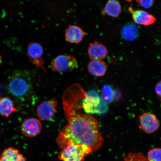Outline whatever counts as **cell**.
<instances>
[{
	"instance_id": "6da1fadb",
	"label": "cell",
	"mask_w": 161,
	"mask_h": 161,
	"mask_svg": "<svg viewBox=\"0 0 161 161\" xmlns=\"http://www.w3.org/2000/svg\"><path fill=\"white\" fill-rule=\"evenodd\" d=\"M56 142L61 149L71 142L89 147L94 152L102 147L104 139L97 119L79 111L69 114L68 124L60 132Z\"/></svg>"
},
{
	"instance_id": "7a4b0ae2",
	"label": "cell",
	"mask_w": 161,
	"mask_h": 161,
	"mask_svg": "<svg viewBox=\"0 0 161 161\" xmlns=\"http://www.w3.org/2000/svg\"><path fill=\"white\" fill-rule=\"evenodd\" d=\"M8 88L12 95L25 100L31 95L33 87L31 77L27 72L17 70L9 76Z\"/></svg>"
},
{
	"instance_id": "3957f363",
	"label": "cell",
	"mask_w": 161,
	"mask_h": 161,
	"mask_svg": "<svg viewBox=\"0 0 161 161\" xmlns=\"http://www.w3.org/2000/svg\"><path fill=\"white\" fill-rule=\"evenodd\" d=\"M92 152L91 148L84 145L68 142L58 155L62 161H84V158Z\"/></svg>"
},
{
	"instance_id": "277c9868",
	"label": "cell",
	"mask_w": 161,
	"mask_h": 161,
	"mask_svg": "<svg viewBox=\"0 0 161 161\" xmlns=\"http://www.w3.org/2000/svg\"><path fill=\"white\" fill-rule=\"evenodd\" d=\"M82 107L86 114H102L108 110L106 103L94 91L86 93L82 102Z\"/></svg>"
},
{
	"instance_id": "5b68a950",
	"label": "cell",
	"mask_w": 161,
	"mask_h": 161,
	"mask_svg": "<svg viewBox=\"0 0 161 161\" xmlns=\"http://www.w3.org/2000/svg\"><path fill=\"white\" fill-rule=\"evenodd\" d=\"M78 62L73 56L68 54H61L52 60L51 68L54 72H66L77 67Z\"/></svg>"
},
{
	"instance_id": "8992f818",
	"label": "cell",
	"mask_w": 161,
	"mask_h": 161,
	"mask_svg": "<svg viewBox=\"0 0 161 161\" xmlns=\"http://www.w3.org/2000/svg\"><path fill=\"white\" fill-rule=\"evenodd\" d=\"M27 55L29 61L47 72L43 58L44 50L42 45L37 42H31L27 46Z\"/></svg>"
},
{
	"instance_id": "52a82bcc",
	"label": "cell",
	"mask_w": 161,
	"mask_h": 161,
	"mask_svg": "<svg viewBox=\"0 0 161 161\" xmlns=\"http://www.w3.org/2000/svg\"><path fill=\"white\" fill-rule=\"evenodd\" d=\"M138 120L140 128L147 134H152L159 128V121L151 113H144L139 116Z\"/></svg>"
},
{
	"instance_id": "ba28073f",
	"label": "cell",
	"mask_w": 161,
	"mask_h": 161,
	"mask_svg": "<svg viewBox=\"0 0 161 161\" xmlns=\"http://www.w3.org/2000/svg\"><path fill=\"white\" fill-rule=\"evenodd\" d=\"M58 105L57 101L55 99L42 103L37 108L38 117L42 120H50L55 115Z\"/></svg>"
},
{
	"instance_id": "9c48e42d",
	"label": "cell",
	"mask_w": 161,
	"mask_h": 161,
	"mask_svg": "<svg viewBox=\"0 0 161 161\" xmlns=\"http://www.w3.org/2000/svg\"><path fill=\"white\" fill-rule=\"evenodd\" d=\"M42 124L40 121L37 118L27 119L22 123L21 130L22 134L27 137H34L41 132Z\"/></svg>"
},
{
	"instance_id": "30bf717a",
	"label": "cell",
	"mask_w": 161,
	"mask_h": 161,
	"mask_svg": "<svg viewBox=\"0 0 161 161\" xmlns=\"http://www.w3.org/2000/svg\"><path fill=\"white\" fill-rule=\"evenodd\" d=\"M128 11L131 14L135 23L141 25H150L156 21V18L147 12L141 10H134L132 7H129Z\"/></svg>"
},
{
	"instance_id": "8fae6325",
	"label": "cell",
	"mask_w": 161,
	"mask_h": 161,
	"mask_svg": "<svg viewBox=\"0 0 161 161\" xmlns=\"http://www.w3.org/2000/svg\"><path fill=\"white\" fill-rule=\"evenodd\" d=\"M88 54L92 60H102L108 56V51L103 44L95 42L90 44Z\"/></svg>"
},
{
	"instance_id": "7c38bea8",
	"label": "cell",
	"mask_w": 161,
	"mask_h": 161,
	"mask_svg": "<svg viewBox=\"0 0 161 161\" xmlns=\"http://www.w3.org/2000/svg\"><path fill=\"white\" fill-rule=\"evenodd\" d=\"M86 35V32L79 26L69 25L65 31V39L69 43L78 44L82 41Z\"/></svg>"
},
{
	"instance_id": "4fadbf2b",
	"label": "cell",
	"mask_w": 161,
	"mask_h": 161,
	"mask_svg": "<svg viewBox=\"0 0 161 161\" xmlns=\"http://www.w3.org/2000/svg\"><path fill=\"white\" fill-rule=\"evenodd\" d=\"M87 69L91 75L100 77L105 75L108 67L102 60H92L88 64Z\"/></svg>"
},
{
	"instance_id": "5bb4252c",
	"label": "cell",
	"mask_w": 161,
	"mask_h": 161,
	"mask_svg": "<svg viewBox=\"0 0 161 161\" xmlns=\"http://www.w3.org/2000/svg\"><path fill=\"white\" fill-rule=\"evenodd\" d=\"M16 111L14 104L8 97H0V116L9 117Z\"/></svg>"
},
{
	"instance_id": "9a60e30c",
	"label": "cell",
	"mask_w": 161,
	"mask_h": 161,
	"mask_svg": "<svg viewBox=\"0 0 161 161\" xmlns=\"http://www.w3.org/2000/svg\"><path fill=\"white\" fill-rule=\"evenodd\" d=\"M0 161H27L19 151L13 147L6 148L3 151L1 156Z\"/></svg>"
},
{
	"instance_id": "2e32d148",
	"label": "cell",
	"mask_w": 161,
	"mask_h": 161,
	"mask_svg": "<svg viewBox=\"0 0 161 161\" xmlns=\"http://www.w3.org/2000/svg\"><path fill=\"white\" fill-rule=\"evenodd\" d=\"M121 11V6L119 2L117 0H108L102 11V13L116 18L119 16Z\"/></svg>"
},
{
	"instance_id": "e0dca14e",
	"label": "cell",
	"mask_w": 161,
	"mask_h": 161,
	"mask_svg": "<svg viewBox=\"0 0 161 161\" xmlns=\"http://www.w3.org/2000/svg\"><path fill=\"white\" fill-rule=\"evenodd\" d=\"M138 29L134 25L125 26L123 28L121 34L123 37L128 41H131L136 39L138 35Z\"/></svg>"
},
{
	"instance_id": "ac0fdd59",
	"label": "cell",
	"mask_w": 161,
	"mask_h": 161,
	"mask_svg": "<svg viewBox=\"0 0 161 161\" xmlns=\"http://www.w3.org/2000/svg\"><path fill=\"white\" fill-rule=\"evenodd\" d=\"M101 96L102 99L106 103H110L114 100V90L110 86L107 85L104 86L102 88Z\"/></svg>"
},
{
	"instance_id": "d6986e66",
	"label": "cell",
	"mask_w": 161,
	"mask_h": 161,
	"mask_svg": "<svg viewBox=\"0 0 161 161\" xmlns=\"http://www.w3.org/2000/svg\"><path fill=\"white\" fill-rule=\"evenodd\" d=\"M147 159L148 161H161V148H155L149 151Z\"/></svg>"
},
{
	"instance_id": "ffe728a7",
	"label": "cell",
	"mask_w": 161,
	"mask_h": 161,
	"mask_svg": "<svg viewBox=\"0 0 161 161\" xmlns=\"http://www.w3.org/2000/svg\"><path fill=\"white\" fill-rule=\"evenodd\" d=\"M125 161H148L143 154L140 153H130L124 158Z\"/></svg>"
},
{
	"instance_id": "44dd1931",
	"label": "cell",
	"mask_w": 161,
	"mask_h": 161,
	"mask_svg": "<svg viewBox=\"0 0 161 161\" xmlns=\"http://www.w3.org/2000/svg\"><path fill=\"white\" fill-rule=\"evenodd\" d=\"M136 1L142 7L147 9L152 7L154 3V0H136Z\"/></svg>"
},
{
	"instance_id": "7402d4cb",
	"label": "cell",
	"mask_w": 161,
	"mask_h": 161,
	"mask_svg": "<svg viewBox=\"0 0 161 161\" xmlns=\"http://www.w3.org/2000/svg\"><path fill=\"white\" fill-rule=\"evenodd\" d=\"M155 92L157 95L161 98V80L156 84Z\"/></svg>"
},
{
	"instance_id": "603a6c76",
	"label": "cell",
	"mask_w": 161,
	"mask_h": 161,
	"mask_svg": "<svg viewBox=\"0 0 161 161\" xmlns=\"http://www.w3.org/2000/svg\"><path fill=\"white\" fill-rule=\"evenodd\" d=\"M3 86H2L1 85H0V94H1L2 93H3Z\"/></svg>"
},
{
	"instance_id": "cb8c5ba5",
	"label": "cell",
	"mask_w": 161,
	"mask_h": 161,
	"mask_svg": "<svg viewBox=\"0 0 161 161\" xmlns=\"http://www.w3.org/2000/svg\"><path fill=\"white\" fill-rule=\"evenodd\" d=\"M2 63V56L1 55V54H0V65H1V64Z\"/></svg>"
},
{
	"instance_id": "d4e9b609",
	"label": "cell",
	"mask_w": 161,
	"mask_h": 161,
	"mask_svg": "<svg viewBox=\"0 0 161 161\" xmlns=\"http://www.w3.org/2000/svg\"><path fill=\"white\" fill-rule=\"evenodd\" d=\"M125 1H132V0H125Z\"/></svg>"
}]
</instances>
